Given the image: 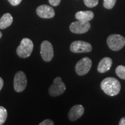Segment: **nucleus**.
<instances>
[{
	"mask_svg": "<svg viewBox=\"0 0 125 125\" xmlns=\"http://www.w3.org/2000/svg\"><path fill=\"white\" fill-rule=\"evenodd\" d=\"M101 88L106 94L110 96H116L121 90V83L116 78L108 77L101 82Z\"/></svg>",
	"mask_w": 125,
	"mask_h": 125,
	"instance_id": "f257e3e1",
	"label": "nucleus"
},
{
	"mask_svg": "<svg viewBox=\"0 0 125 125\" xmlns=\"http://www.w3.org/2000/svg\"><path fill=\"white\" fill-rule=\"evenodd\" d=\"M33 48L34 44L32 41L27 38H23L16 49L17 54L21 58H27L32 53Z\"/></svg>",
	"mask_w": 125,
	"mask_h": 125,
	"instance_id": "f03ea898",
	"label": "nucleus"
},
{
	"mask_svg": "<svg viewBox=\"0 0 125 125\" xmlns=\"http://www.w3.org/2000/svg\"><path fill=\"white\" fill-rule=\"evenodd\" d=\"M107 42L111 49L118 51L125 45V38L119 34H111L108 37Z\"/></svg>",
	"mask_w": 125,
	"mask_h": 125,
	"instance_id": "7ed1b4c3",
	"label": "nucleus"
},
{
	"mask_svg": "<svg viewBox=\"0 0 125 125\" xmlns=\"http://www.w3.org/2000/svg\"><path fill=\"white\" fill-rule=\"evenodd\" d=\"M66 89L65 84L60 77H57L54 79L52 85L49 89V93L51 96L56 97L62 95Z\"/></svg>",
	"mask_w": 125,
	"mask_h": 125,
	"instance_id": "20e7f679",
	"label": "nucleus"
},
{
	"mask_svg": "<svg viewBox=\"0 0 125 125\" xmlns=\"http://www.w3.org/2000/svg\"><path fill=\"white\" fill-rule=\"evenodd\" d=\"M92 62L91 59L85 57L81 59L75 65V71L78 75L82 76L86 74L91 69Z\"/></svg>",
	"mask_w": 125,
	"mask_h": 125,
	"instance_id": "39448f33",
	"label": "nucleus"
},
{
	"mask_svg": "<svg viewBox=\"0 0 125 125\" xmlns=\"http://www.w3.org/2000/svg\"><path fill=\"white\" fill-rule=\"evenodd\" d=\"M41 55L46 62H49L52 60L54 56L53 48L48 41H44L41 45Z\"/></svg>",
	"mask_w": 125,
	"mask_h": 125,
	"instance_id": "423d86ee",
	"label": "nucleus"
},
{
	"mask_svg": "<svg viewBox=\"0 0 125 125\" xmlns=\"http://www.w3.org/2000/svg\"><path fill=\"white\" fill-rule=\"evenodd\" d=\"M70 50L76 53L90 52L92 50V46L90 43L82 41H76L71 43Z\"/></svg>",
	"mask_w": 125,
	"mask_h": 125,
	"instance_id": "0eeeda50",
	"label": "nucleus"
},
{
	"mask_svg": "<svg viewBox=\"0 0 125 125\" xmlns=\"http://www.w3.org/2000/svg\"><path fill=\"white\" fill-rule=\"evenodd\" d=\"M27 84V78L23 71H18L14 78V89L17 92H21L25 89Z\"/></svg>",
	"mask_w": 125,
	"mask_h": 125,
	"instance_id": "6e6552de",
	"label": "nucleus"
},
{
	"mask_svg": "<svg viewBox=\"0 0 125 125\" xmlns=\"http://www.w3.org/2000/svg\"><path fill=\"white\" fill-rule=\"evenodd\" d=\"M90 23L89 21H78L73 22L70 26V30L75 34H84L89 30Z\"/></svg>",
	"mask_w": 125,
	"mask_h": 125,
	"instance_id": "1a4fd4ad",
	"label": "nucleus"
},
{
	"mask_svg": "<svg viewBox=\"0 0 125 125\" xmlns=\"http://www.w3.org/2000/svg\"><path fill=\"white\" fill-rule=\"evenodd\" d=\"M36 12H37V15L41 18H52L55 15L54 9L47 5H42L39 6L37 8Z\"/></svg>",
	"mask_w": 125,
	"mask_h": 125,
	"instance_id": "9d476101",
	"label": "nucleus"
},
{
	"mask_svg": "<svg viewBox=\"0 0 125 125\" xmlns=\"http://www.w3.org/2000/svg\"><path fill=\"white\" fill-rule=\"evenodd\" d=\"M84 111L85 109L82 105L73 106L68 112V118L71 121H75L82 116Z\"/></svg>",
	"mask_w": 125,
	"mask_h": 125,
	"instance_id": "9b49d317",
	"label": "nucleus"
},
{
	"mask_svg": "<svg viewBox=\"0 0 125 125\" xmlns=\"http://www.w3.org/2000/svg\"><path fill=\"white\" fill-rule=\"evenodd\" d=\"M112 64V59L106 57L101 59L97 67V70L99 73H104L109 71Z\"/></svg>",
	"mask_w": 125,
	"mask_h": 125,
	"instance_id": "f8f14e48",
	"label": "nucleus"
},
{
	"mask_svg": "<svg viewBox=\"0 0 125 125\" xmlns=\"http://www.w3.org/2000/svg\"><path fill=\"white\" fill-rule=\"evenodd\" d=\"M94 18V13L90 10L79 11L75 14V18L78 20L83 21H89Z\"/></svg>",
	"mask_w": 125,
	"mask_h": 125,
	"instance_id": "ddd939ff",
	"label": "nucleus"
},
{
	"mask_svg": "<svg viewBox=\"0 0 125 125\" xmlns=\"http://www.w3.org/2000/svg\"><path fill=\"white\" fill-rule=\"evenodd\" d=\"M13 22V18L10 13H7L0 19V29H5L8 27Z\"/></svg>",
	"mask_w": 125,
	"mask_h": 125,
	"instance_id": "4468645a",
	"label": "nucleus"
},
{
	"mask_svg": "<svg viewBox=\"0 0 125 125\" xmlns=\"http://www.w3.org/2000/svg\"><path fill=\"white\" fill-rule=\"evenodd\" d=\"M8 112L7 109L4 107L0 106V125L4 124L7 120Z\"/></svg>",
	"mask_w": 125,
	"mask_h": 125,
	"instance_id": "2eb2a0df",
	"label": "nucleus"
},
{
	"mask_svg": "<svg viewBox=\"0 0 125 125\" xmlns=\"http://www.w3.org/2000/svg\"><path fill=\"white\" fill-rule=\"evenodd\" d=\"M115 73L119 77L125 80V67L123 65H118L115 70Z\"/></svg>",
	"mask_w": 125,
	"mask_h": 125,
	"instance_id": "dca6fc26",
	"label": "nucleus"
},
{
	"mask_svg": "<svg viewBox=\"0 0 125 125\" xmlns=\"http://www.w3.org/2000/svg\"><path fill=\"white\" fill-rule=\"evenodd\" d=\"M116 0H104L103 5L105 8L111 9L114 7Z\"/></svg>",
	"mask_w": 125,
	"mask_h": 125,
	"instance_id": "f3484780",
	"label": "nucleus"
},
{
	"mask_svg": "<svg viewBox=\"0 0 125 125\" xmlns=\"http://www.w3.org/2000/svg\"><path fill=\"white\" fill-rule=\"evenodd\" d=\"M85 5L89 8H93L98 4V0H83Z\"/></svg>",
	"mask_w": 125,
	"mask_h": 125,
	"instance_id": "a211bd4d",
	"label": "nucleus"
},
{
	"mask_svg": "<svg viewBox=\"0 0 125 125\" xmlns=\"http://www.w3.org/2000/svg\"><path fill=\"white\" fill-rule=\"evenodd\" d=\"M54 123L53 121H52L51 119H47L44 121L41 122L39 125H54Z\"/></svg>",
	"mask_w": 125,
	"mask_h": 125,
	"instance_id": "6ab92c4d",
	"label": "nucleus"
},
{
	"mask_svg": "<svg viewBox=\"0 0 125 125\" xmlns=\"http://www.w3.org/2000/svg\"><path fill=\"white\" fill-rule=\"evenodd\" d=\"M61 2V0H49V4L52 6H58Z\"/></svg>",
	"mask_w": 125,
	"mask_h": 125,
	"instance_id": "aec40b11",
	"label": "nucleus"
},
{
	"mask_svg": "<svg viewBox=\"0 0 125 125\" xmlns=\"http://www.w3.org/2000/svg\"><path fill=\"white\" fill-rule=\"evenodd\" d=\"M10 4L13 6H16L18 5L19 4H20L22 0H8Z\"/></svg>",
	"mask_w": 125,
	"mask_h": 125,
	"instance_id": "412c9836",
	"label": "nucleus"
},
{
	"mask_svg": "<svg viewBox=\"0 0 125 125\" xmlns=\"http://www.w3.org/2000/svg\"><path fill=\"white\" fill-rule=\"evenodd\" d=\"M119 125H125V117H123L122 118H121V119L119 121Z\"/></svg>",
	"mask_w": 125,
	"mask_h": 125,
	"instance_id": "4be33fe9",
	"label": "nucleus"
},
{
	"mask_svg": "<svg viewBox=\"0 0 125 125\" xmlns=\"http://www.w3.org/2000/svg\"><path fill=\"white\" fill-rule=\"evenodd\" d=\"M3 85H4V81H3L2 78L0 77V91L2 89Z\"/></svg>",
	"mask_w": 125,
	"mask_h": 125,
	"instance_id": "5701e85b",
	"label": "nucleus"
},
{
	"mask_svg": "<svg viewBox=\"0 0 125 125\" xmlns=\"http://www.w3.org/2000/svg\"><path fill=\"white\" fill-rule=\"evenodd\" d=\"M2 32H1V31H0V39H1V37H2Z\"/></svg>",
	"mask_w": 125,
	"mask_h": 125,
	"instance_id": "b1692460",
	"label": "nucleus"
}]
</instances>
